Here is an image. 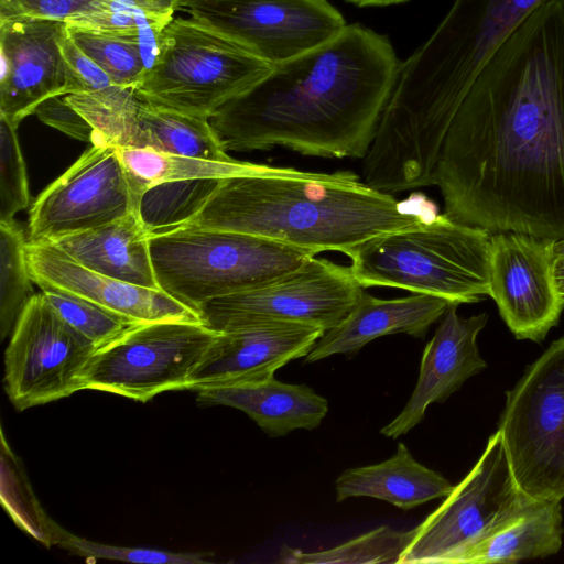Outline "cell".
Returning <instances> with one entry per match:
<instances>
[{"mask_svg": "<svg viewBox=\"0 0 564 564\" xmlns=\"http://www.w3.org/2000/svg\"><path fill=\"white\" fill-rule=\"evenodd\" d=\"M434 185L453 220L564 239V0L539 6L481 68Z\"/></svg>", "mask_w": 564, "mask_h": 564, "instance_id": "obj_1", "label": "cell"}, {"mask_svg": "<svg viewBox=\"0 0 564 564\" xmlns=\"http://www.w3.org/2000/svg\"><path fill=\"white\" fill-rule=\"evenodd\" d=\"M400 65L387 35L347 24L328 42L274 65L209 122L227 152L282 147L308 156L364 159Z\"/></svg>", "mask_w": 564, "mask_h": 564, "instance_id": "obj_2", "label": "cell"}, {"mask_svg": "<svg viewBox=\"0 0 564 564\" xmlns=\"http://www.w3.org/2000/svg\"><path fill=\"white\" fill-rule=\"evenodd\" d=\"M429 216L392 194L366 185L351 171L306 172L250 163L223 178L200 207L176 227L229 230L285 245L347 253L381 234Z\"/></svg>", "mask_w": 564, "mask_h": 564, "instance_id": "obj_3", "label": "cell"}, {"mask_svg": "<svg viewBox=\"0 0 564 564\" xmlns=\"http://www.w3.org/2000/svg\"><path fill=\"white\" fill-rule=\"evenodd\" d=\"M549 0H455L432 36L400 65L376 140L393 158L435 162L474 80L519 25Z\"/></svg>", "mask_w": 564, "mask_h": 564, "instance_id": "obj_4", "label": "cell"}, {"mask_svg": "<svg viewBox=\"0 0 564 564\" xmlns=\"http://www.w3.org/2000/svg\"><path fill=\"white\" fill-rule=\"evenodd\" d=\"M491 232L445 214L372 237L349 250L364 286H386L474 303L489 295Z\"/></svg>", "mask_w": 564, "mask_h": 564, "instance_id": "obj_5", "label": "cell"}, {"mask_svg": "<svg viewBox=\"0 0 564 564\" xmlns=\"http://www.w3.org/2000/svg\"><path fill=\"white\" fill-rule=\"evenodd\" d=\"M150 250L159 288L196 312L213 299L274 281L316 256L253 235L196 227L153 231Z\"/></svg>", "mask_w": 564, "mask_h": 564, "instance_id": "obj_6", "label": "cell"}, {"mask_svg": "<svg viewBox=\"0 0 564 564\" xmlns=\"http://www.w3.org/2000/svg\"><path fill=\"white\" fill-rule=\"evenodd\" d=\"M272 67L195 19L174 18L134 93L147 104L209 120Z\"/></svg>", "mask_w": 564, "mask_h": 564, "instance_id": "obj_7", "label": "cell"}, {"mask_svg": "<svg viewBox=\"0 0 564 564\" xmlns=\"http://www.w3.org/2000/svg\"><path fill=\"white\" fill-rule=\"evenodd\" d=\"M533 501L519 487L497 430L471 470L414 528L399 564H460L469 550L521 517Z\"/></svg>", "mask_w": 564, "mask_h": 564, "instance_id": "obj_8", "label": "cell"}, {"mask_svg": "<svg viewBox=\"0 0 564 564\" xmlns=\"http://www.w3.org/2000/svg\"><path fill=\"white\" fill-rule=\"evenodd\" d=\"M513 476L534 500L564 498V337L507 392L498 425Z\"/></svg>", "mask_w": 564, "mask_h": 564, "instance_id": "obj_9", "label": "cell"}, {"mask_svg": "<svg viewBox=\"0 0 564 564\" xmlns=\"http://www.w3.org/2000/svg\"><path fill=\"white\" fill-rule=\"evenodd\" d=\"M219 332L199 322L137 324L91 355L82 390L115 393L147 402L188 390L191 377Z\"/></svg>", "mask_w": 564, "mask_h": 564, "instance_id": "obj_10", "label": "cell"}, {"mask_svg": "<svg viewBox=\"0 0 564 564\" xmlns=\"http://www.w3.org/2000/svg\"><path fill=\"white\" fill-rule=\"evenodd\" d=\"M364 292L350 267L313 256L274 281L213 299L197 312L217 332L263 323H297L327 330L346 318Z\"/></svg>", "mask_w": 564, "mask_h": 564, "instance_id": "obj_11", "label": "cell"}, {"mask_svg": "<svg viewBox=\"0 0 564 564\" xmlns=\"http://www.w3.org/2000/svg\"><path fill=\"white\" fill-rule=\"evenodd\" d=\"M181 10L272 66L328 42L347 25L327 0H183Z\"/></svg>", "mask_w": 564, "mask_h": 564, "instance_id": "obj_12", "label": "cell"}, {"mask_svg": "<svg viewBox=\"0 0 564 564\" xmlns=\"http://www.w3.org/2000/svg\"><path fill=\"white\" fill-rule=\"evenodd\" d=\"M96 347L73 329L40 291L26 304L4 352V390L18 411L82 390Z\"/></svg>", "mask_w": 564, "mask_h": 564, "instance_id": "obj_13", "label": "cell"}, {"mask_svg": "<svg viewBox=\"0 0 564 564\" xmlns=\"http://www.w3.org/2000/svg\"><path fill=\"white\" fill-rule=\"evenodd\" d=\"M140 206L116 148L91 145L36 197L26 239L52 242L117 220Z\"/></svg>", "mask_w": 564, "mask_h": 564, "instance_id": "obj_14", "label": "cell"}, {"mask_svg": "<svg viewBox=\"0 0 564 564\" xmlns=\"http://www.w3.org/2000/svg\"><path fill=\"white\" fill-rule=\"evenodd\" d=\"M555 241L513 231L491 234L489 295L517 339L542 341L564 308L554 272Z\"/></svg>", "mask_w": 564, "mask_h": 564, "instance_id": "obj_15", "label": "cell"}, {"mask_svg": "<svg viewBox=\"0 0 564 564\" xmlns=\"http://www.w3.org/2000/svg\"><path fill=\"white\" fill-rule=\"evenodd\" d=\"M65 28L56 21L0 25V116L19 126L44 100L67 94L61 48Z\"/></svg>", "mask_w": 564, "mask_h": 564, "instance_id": "obj_16", "label": "cell"}, {"mask_svg": "<svg viewBox=\"0 0 564 564\" xmlns=\"http://www.w3.org/2000/svg\"><path fill=\"white\" fill-rule=\"evenodd\" d=\"M26 258L34 284L75 294L132 323H203L198 312L164 291L95 272L50 242H28Z\"/></svg>", "mask_w": 564, "mask_h": 564, "instance_id": "obj_17", "label": "cell"}, {"mask_svg": "<svg viewBox=\"0 0 564 564\" xmlns=\"http://www.w3.org/2000/svg\"><path fill=\"white\" fill-rule=\"evenodd\" d=\"M297 323H263L219 332L191 377L188 390L265 380L297 358H304L324 334Z\"/></svg>", "mask_w": 564, "mask_h": 564, "instance_id": "obj_18", "label": "cell"}, {"mask_svg": "<svg viewBox=\"0 0 564 564\" xmlns=\"http://www.w3.org/2000/svg\"><path fill=\"white\" fill-rule=\"evenodd\" d=\"M452 305L424 348L415 388L403 410L380 433L398 438L420 424L432 403H442L470 377L486 368L477 336L487 323V314L460 317Z\"/></svg>", "mask_w": 564, "mask_h": 564, "instance_id": "obj_19", "label": "cell"}, {"mask_svg": "<svg viewBox=\"0 0 564 564\" xmlns=\"http://www.w3.org/2000/svg\"><path fill=\"white\" fill-rule=\"evenodd\" d=\"M452 301L429 294L381 300L366 291L351 312L316 340L304 362H315L333 355H351L371 340L392 334L424 338L431 325L443 317Z\"/></svg>", "mask_w": 564, "mask_h": 564, "instance_id": "obj_20", "label": "cell"}, {"mask_svg": "<svg viewBox=\"0 0 564 564\" xmlns=\"http://www.w3.org/2000/svg\"><path fill=\"white\" fill-rule=\"evenodd\" d=\"M202 405H226L251 417L269 436L316 429L328 412L327 400L306 384H290L273 377L197 391Z\"/></svg>", "mask_w": 564, "mask_h": 564, "instance_id": "obj_21", "label": "cell"}, {"mask_svg": "<svg viewBox=\"0 0 564 564\" xmlns=\"http://www.w3.org/2000/svg\"><path fill=\"white\" fill-rule=\"evenodd\" d=\"M150 235L140 209H134L117 220L61 237L50 243L95 272L140 286L160 289L151 257Z\"/></svg>", "mask_w": 564, "mask_h": 564, "instance_id": "obj_22", "label": "cell"}, {"mask_svg": "<svg viewBox=\"0 0 564 564\" xmlns=\"http://www.w3.org/2000/svg\"><path fill=\"white\" fill-rule=\"evenodd\" d=\"M454 487L440 473L419 463L401 442L387 460L348 468L335 481L337 502L351 497H371L403 510L445 498Z\"/></svg>", "mask_w": 564, "mask_h": 564, "instance_id": "obj_23", "label": "cell"}, {"mask_svg": "<svg viewBox=\"0 0 564 564\" xmlns=\"http://www.w3.org/2000/svg\"><path fill=\"white\" fill-rule=\"evenodd\" d=\"M561 500H534L517 520L471 550L460 564L516 563L545 557L562 546Z\"/></svg>", "mask_w": 564, "mask_h": 564, "instance_id": "obj_24", "label": "cell"}, {"mask_svg": "<svg viewBox=\"0 0 564 564\" xmlns=\"http://www.w3.org/2000/svg\"><path fill=\"white\" fill-rule=\"evenodd\" d=\"M127 148L232 162L208 119L143 101Z\"/></svg>", "mask_w": 564, "mask_h": 564, "instance_id": "obj_25", "label": "cell"}, {"mask_svg": "<svg viewBox=\"0 0 564 564\" xmlns=\"http://www.w3.org/2000/svg\"><path fill=\"white\" fill-rule=\"evenodd\" d=\"M133 194L142 200L150 188L169 182L223 180L247 171L250 162H219L159 152L152 149L116 148Z\"/></svg>", "mask_w": 564, "mask_h": 564, "instance_id": "obj_26", "label": "cell"}, {"mask_svg": "<svg viewBox=\"0 0 564 564\" xmlns=\"http://www.w3.org/2000/svg\"><path fill=\"white\" fill-rule=\"evenodd\" d=\"M64 96L93 128L91 145L128 147L143 104L132 88L111 85Z\"/></svg>", "mask_w": 564, "mask_h": 564, "instance_id": "obj_27", "label": "cell"}, {"mask_svg": "<svg viewBox=\"0 0 564 564\" xmlns=\"http://www.w3.org/2000/svg\"><path fill=\"white\" fill-rule=\"evenodd\" d=\"M413 535L414 529L399 531L382 525L328 550L304 552L291 546H283L279 552V562L289 564H399Z\"/></svg>", "mask_w": 564, "mask_h": 564, "instance_id": "obj_28", "label": "cell"}, {"mask_svg": "<svg viewBox=\"0 0 564 564\" xmlns=\"http://www.w3.org/2000/svg\"><path fill=\"white\" fill-rule=\"evenodd\" d=\"M75 44L111 79L113 85L133 90L147 69L138 44V31L111 32L66 24Z\"/></svg>", "mask_w": 564, "mask_h": 564, "instance_id": "obj_29", "label": "cell"}, {"mask_svg": "<svg viewBox=\"0 0 564 564\" xmlns=\"http://www.w3.org/2000/svg\"><path fill=\"white\" fill-rule=\"evenodd\" d=\"M28 239L15 220L0 221V335L11 334L34 296L26 258Z\"/></svg>", "mask_w": 564, "mask_h": 564, "instance_id": "obj_30", "label": "cell"}, {"mask_svg": "<svg viewBox=\"0 0 564 564\" xmlns=\"http://www.w3.org/2000/svg\"><path fill=\"white\" fill-rule=\"evenodd\" d=\"M220 180L181 181L159 184L147 191L140 213L150 232L186 221L216 188Z\"/></svg>", "mask_w": 564, "mask_h": 564, "instance_id": "obj_31", "label": "cell"}, {"mask_svg": "<svg viewBox=\"0 0 564 564\" xmlns=\"http://www.w3.org/2000/svg\"><path fill=\"white\" fill-rule=\"evenodd\" d=\"M51 306L96 349L137 325L88 300L47 284H37Z\"/></svg>", "mask_w": 564, "mask_h": 564, "instance_id": "obj_32", "label": "cell"}, {"mask_svg": "<svg viewBox=\"0 0 564 564\" xmlns=\"http://www.w3.org/2000/svg\"><path fill=\"white\" fill-rule=\"evenodd\" d=\"M183 0H105L101 8L78 23L80 28L130 32L163 31L181 10Z\"/></svg>", "mask_w": 564, "mask_h": 564, "instance_id": "obj_33", "label": "cell"}, {"mask_svg": "<svg viewBox=\"0 0 564 564\" xmlns=\"http://www.w3.org/2000/svg\"><path fill=\"white\" fill-rule=\"evenodd\" d=\"M18 127L0 116V221L13 220L31 198Z\"/></svg>", "mask_w": 564, "mask_h": 564, "instance_id": "obj_34", "label": "cell"}, {"mask_svg": "<svg viewBox=\"0 0 564 564\" xmlns=\"http://www.w3.org/2000/svg\"><path fill=\"white\" fill-rule=\"evenodd\" d=\"M56 544L87 560H113L149 564H204L208 561L202 553L172 552L150 547H133L102 544L79 538L58 527Z\"/></svg>", "mask_w": 564, "mask_h": 564, "instance_id": "obj_35", "label": "cell"}, {"mask_svg": "<svg viewBox=\"0 0 564 564\" xmlns=\"http://www.w3.org/2000/svg\"><path fill=\"white\" fill-rule=\"evenodd\" d=\"M105 0H0V25L14 21L75 24L97 12Z\"/></svg>", "mask_w": 564, "mask_h": 564, "instance_id": "obj_36", "label": "cell"}, {"mask_svg": "<svg viewBox=\"0 0 564 564\" xmlns=\"http://www.w3.org/2000/svg\"><path fill=\"white\" fill-rule=\"evenodd\" d=\"M61 48L66 68L67 94L93 91L113 85L110 77L75 44L67 26L61 40Z\"/></svg>", "mask_w": 564, "mask_h": 564, "instance_id": "obj_37", "label": "cell"}, {"mask_svg": "<svg viewBox=\"0 0 564 564\" xmlns=\"http://www.w3.org/2000/svg\"><path fill=\"white\" fill-rule=\"evenodd\" d=\"M34 115L45 124L84 142H94V130L64 95L44 100Z\"/></svg>", "mask_w": 564, "mask_h": 564, "instance_id": "obj_38", "label": "cell"}, {"mask_svg": "<svg viewBox=\"0 0 564 564\" xmlns=\"http://www.w3.org/2000/svg\"><path fill=\"white\" fill-rule=\"evenodd\" d=\"M554 258H555V279L561 291L564 296V239L556 240L554 243Z\"/></svg>", "mask_w": 564, "mask_h": 564, "instance_id": "obj_39", "label": "cell"}, {"mask_svg": "<svg viewBox=\"0 0 564 564\" xmlns=\"http://www.w3.org/2000/svg\"><path fill=\"white\" fill-rule=\"evenodd\" d=\"M348 3H351L359 8H370V7H389L394 4L404 3L409 0H345Z\"/></svg>", "mask_w": 564, "mask_h": 564, "instance_id": "obj_40", "label": "cell"}]
</instances>
